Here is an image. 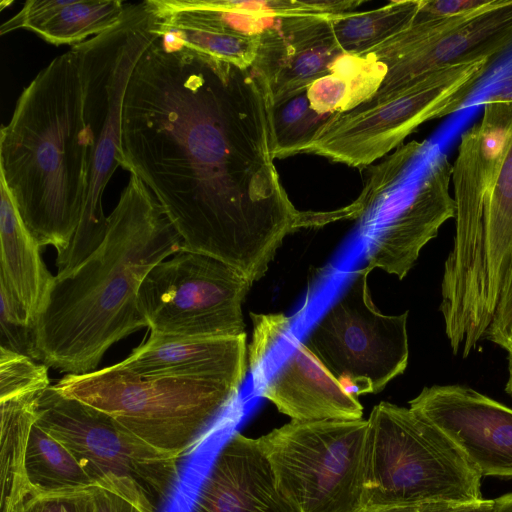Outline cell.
<instances>
[{
  "mask_svg": "<svg viewBox=\"0 0 512 512\" xmlns=\"http://www.w3.org/2000/svg\"><path fill=\"white\" fill-rule=\"evenodd\" d=\"M274 104L266 78L160 36L127 86L122 168L139 177L181 238L252 284L285 237L331 222L299 211L273 163Z\"/></svg>",
  "mask_w": 512,
  "mask_h": 512,
  "instance_id": "obj_1",
  "label": "cell"
},
{
  "mask_svg": "<svg viewBox=\"0 0 512 512\" xmlns=\"http://www.w3.org/2000/svg\"><path fill=\"white\" fill-rule=\"evenodd\" d=\"M181 250V238L134 174L107 216L100 245L55 275L36 317V361L67 374L96 369L116 342L148 327L138 292L148 272Z\"/></svg>",
  "mask_w": 512,
  "mask_h": 512,
  "instance_id": "obj_2",
  "label": "cell"
},
{
  "mask_svg": "<svg viewBox=\"0 0 512 512\" xmlns=\"http://www.w3.org/2000/svg\"><path fill=\"white\" fill-rule=\"evenodd\" d=\"M90 137L75 49L54 58L24 88L0 132V179L40 246L64 254L89 188Z\"/></svg>",
  "mask_w": 512,
  "mask_h": 512,
  "instance_id": "obj_3",
  "label": "cell"
},
{
  "mask_svg": "<svg viewBox=\"0 0 512 512\" xmlns=\"http://www.w3.org/2000/svg\"><path fill=\"white\" fill-rule=\"evenodd\" d=\"M150 0L127 4L111 28L72 46L78 54L84 119L90 137L89 188L79 226L68 250L57 256L61 275L69 274L102 242L106 233L102 197L123 163V105L132 72L159 37Z\"/></svg>",
  "mask_w": 512,
  "mask_h": 512,
  "instance_id": "obj_4",
  "label": "cell"
},
{
  "mask_svg": "<svg viewBox=\"0 0 512 512\" xmlns=\"http://www.w3.org/2000/svg\"><path fill=\"white\" fill-rule=\"evenodd\" d=\"M241 385L140 376L114 364L84 374H66L53 386L109 415L155 450L179 459L237 398Z\"/></svg>",
  "mask_w": 512,
  "mask_h": 512,
  "instance_id": "obj_5",
  "label": "cell"
},
{
  "mask_svg": "<svg viewBox=\"0 0 512 512\" xmlns=\"http://www.w3.org/2000/svg\"><path fill=\"white\" fill-rule=\"evenodd\" d=\"M367 420L366 511L484 499L478 470L449 437L410 407L382 401Z\"/></svg>",
  "mask_w": 512,
  "mask_h": 512,
  "instance_id": "obj_6",
  "label": "cell"
},
{
  "mask_svg": "<svg viewBox=\"0 0 512 512\" xmlns=\"http://www.w3.org/2000/svg\"><path fill=\"white\" fill-rule=\"evenodd\" d=\"M481 119L462 135L452 165L456 229L441 282L440 311L451 326L486 316L484 216L495 178L512 138V100L491 92Z\"/></svg>",
  "mask_w": 512,
  "mask_h": 512,
  "instance_id": "obj_7",
  "label": "cell"
},
{
  "mask_svg": "<svg viewBox=\"0 0 512 512\" xmlns=\"http://www.w3.org/2000/svg\"><path fill=\"white\" fill-rule=\"evenodd\" d=\"M478 57L429 73L381 99L332 114L302 153L366 166L401 144L426 121L458 111L490 66Z\"/></svg>",
  "mask_w": 512,
  "mask_h": 512,
  "instance_id": "obj_8",
  "label": "cell"
},
{
  "mask_svg": "<svg viewBox=\"0 0 512 512\" xmlns=\"http://www.w3.org/2000/svg\"><path fill=\"white\" fill-rule=\"evenodd\" d=\"M368 420L290 422L259 438L295 512H366Z\"/></svg>",
  "mask_w": 512,
  "mask_h": 512,
  "instance_id": "obj_9",
  "label": "cell"
},
{
  "mask_svg": "<svg viewBox=\"0 0 512 512\" xmlns=\"http://www.w3.org/2000/svg\"><path fill=\"white\" fill-rule=\"evenodd\" d=\"M35 410L36 423L70 450L95 487L150 503L158 511L175 491L179 459L150 447L104 412L53 385L38 393Z\"/></svg>",
  "mask_w": 512,
  "mask_h": 512,
  "instance_id": "obj_10",
  "label": "cell"
},
{
  "mask_svg": "<svg viewBox=\"0 0 512 512\" xmlns=\"http://www.w3.org/2000/svg\"><path fill=\"white\" fill-rule=\"evenodd\" d=\"M369 266L354 271L307 330L304 344L348 392L378 393L408 364V311L382 314L368 286Z\"/></svg>",
  "mask_w": 512,
  "mask_h": 512,
  "instance_id": "obj_11",
  "label": "cell"
},
{
  "mask_svg": "<svg viewBox=\"0 0 512 512\" xmlns=\"http://www.w3.org/2000/svg\"><path fill=\"white\" fill-rule=\"evenodd\" d=\"M251 286L229 265L180 250L148 272L138 292V306L151 332L240 336L246 334L242 305Z\"/></svg>",
  "mask_w": 512,
  "mask_h": 512,
  "instance_id": "obj_12",
  "label": "cell"
},
{
  "mask_svg": "<svg viewBox=\"0 0 512 512\" xmlns=\"http://www.w3.org/2000/svg\"><path fill=\"white\" fill-rule=\"evenodd\" d=\"M247 364L253 394L297 421L358 420L363 406L304 344L284 313H250Z\"/></svg>",
  "mask_w": 512,
  "mask_h": 512,
  "instance_id": "obj_13",
  "label": "cell"
},
{
  "mask_svg": "<svg viewBox=\"0 0 512 512\" xmlns=\"http://www.w3.org/2000/svg\"><path fill=\"white\" fill-rule=\"evenodd\" d=\"M451 179L452 164L438 152L405 199L364 221L361 238L367 266L400 280L408 274L422 248L455 216Z\"/></svg>",
  "mask_w": 512,
  "mask_h": 512,
  "instance_id": "obj_14",
  "label": "cell"
},
{
  "mask_svg": "<svg viewBox=\"0 0 512 512\" xmlns=\"http://www.w3.org/2000/svg\"><path fill=\"white\" fill-rule=\"evenodd\" d=\"M410 408L449 437L483 476L512 477V409L463 385H433Z\"/></svg>",
  "mask_w": 512,
  "mask_h": 512,
  "instance_id": "obj_15",
  "label": "cell"
},
{
  "mask_svg": "<svg viewBox=\"0 0 512 512\" xmlns=\"http://www.w3.org/2000/svg\"><path fill=\"white\" fill-rule=\"evenodd\" d=\"M326 16H295L258 36L252 66L267 80L274 106L328 74L344 54Z\"/></svg>",
  "mask_w": 512,
  "mask_h": 512,
  "instance_id": "obj_16",
  "label": "cell"
},
{
  "mask_svg": "<svg viewBox=\"0 0 512 512\" xmlns=\"http://www.w3.org/2000/svg\"><path fill=\"white\" fill-rule=\"evenodd\" d=\"M191 512H295L282 495L259 438L240 432L224 443Z\"/></svg>",
  "mask_w": 512,
  "mask_h": 512,
  "instance_id": "obj_17",
  "label": "cell"
},
{
  "mask_svg": "<svg viewBox=\"0 0 512 512\" xmlns=\"http://www.w3.org/2000/svg\"><path fill=\"white\" fill-rule=\"evenodd\" d=\"M512 43V0L461 26L416 44L393 61L378 90L368 99L387 97L415 80L447 66L478 57L494 58Z\"/></svg>",
  "mask_w": 512,
  "mask_h": 512,
  "instance_id": "obj_18",
  "label": "cell"
},
{
  "mask_svg": "<svg viewBox=\"0 0 512 512\" xmlns=\"http://www.w3.org/2000/svg\"><path fill=\"white\" fill-rule=\"evenodd\" d=\"M140 376H170L242 384L246 375V334L233 337H186L151 332L123 361Z\"/></svg>",
  "mask_w": 512,
  "mask_h": 512,
  "instance_id": "obj_19",
  "label": "cell"
},
{
  "mask_svg": "<svg viewBox=\"0 0 512 512\" xmlns=\"http://www.w3.org/2000/svg\"><path fill=\"white\" fill-rule=\"evenodd\" d=\"M0 277L35 319L54 276L40 255V244L23 223L11 194L0 179Z\"/></svg>",
  "mask_w": 512,
  "mask_h": 512,
  "instance_id": "obj_20",
  "label": "cell"
},
{
  "mask_svg": "<svg viewBox=\"0 0 512 512\" xmlns=\"http://www.w3.org/2000/svg\"><path fill=\"white\" fill-rule=\"evenodd\" d=\"M198 19L212 29L258 37L294 16H326L354 12L362 0H193Z\"/></svg>",
  "mask_w": 512,
  "mask_h": 512,
  "instance_id": "obj_21",
  "label": "cell"
},
{
  "mask_svg": "<svg viewBox=\"0 0 512 512\" xmlns=\"http://www.w3.org/2000/svg\"><path fill=\"white\" fill-rule=\"evenodd\" d=\"M512 259V138L495 178L484 216V301L492 319Z\"/></svg>",
  "mask_w": 512,
  "mask_h": 512,
  "instance_id": "obj_22",
  "label": "cell"
},
{
  "mask_svg": "<svg viewBox=\"0 0 512 512\" xmlns=\"http://www.w3.org/2000/svg\"><path fill=\"white\" fill-rule=\"evenodd\" d=\"M38 393L0 401V512H13L30 495L25 458L30 432L36 422Z\"/></svg>",
  "mask_w": 512,
  "mask_h": 512,
  "instance_id": "obj_23",
  "label": "cell"
},
{
  "mask_svg": "<svg viewBox=\"0 0 512 512\" xmlns=\"http://www.w3.org/2000/svg\"><path fill=\"white\" fill-rule=\"evenodd\" d=\"M386 71L370 54L344 53L328 74L308 87L311 107L327 117L350 110L378 90Z\"/></svg>",
  "mask_w": 512,
  "mask_h": 512,
  "instance_id": "obj_24",
  "label": "cell"
},
{
  "mask_svg": "<svg viewBox=\"0 0 512 512\" xmlns=\"http://www.w3.org/2000/svg\"><path fill=\"white\" fill-rule=\"evenodd\" d=\"M25 472L30 495L95 487L70 450L36 422L28 440Z\"/></svg>",
  "mask_w": 512,
  "mask_h": 512,
  "instance_id": "obj_25",
  "label": "cell"
},
{
  "mask_svg": "<svg viewBox=\"0 0 512 512\" xmlns=\"http://www.w3.org/2000/svg\"><path fill=\"white\" fill-rule=\"evenodd\" d=\"M421 0L392 1L364 12H351L331 19L336 41L346 54H364L406 30L418 12Z\"/></svg>",
  "mask_w": 512,
  "mask_h": 512,
  "instance_id": "obj_26",
  "label": "cell"
},
{
  "mask_svg": "<svg viewBox=\"0 0 512 512\" xmlns=\"http://www.w3.org/2000/svg\"><path fill=\"white\" fill-rule=\"evenodd\" d=\"M120 0H68L48 20L32 30L53 45H78L114 26L123 16Z\"/></svg>",
  "mask_w": 512,
  "mask_h": 512,
  "instance_id": "obj_27",
  "label": "cell"
},
{
  "mask_svg": "<svg viewBox=\"0 0 512 512\" xmlns=\"http://www.w3.org/2000/svg\"><path fill=\"white\" fill-rule=\"evenodd\" d=\"M328 118L311 107L308 88L274 106V159L302 153Z\"/></svg>",
  "mask_w": 512,
  "mask_h": 512,
  "instance_id": "obj_28",
  "label": "cell"
},
{
  "mask_svg": "<svg viewBox=\"0 0 512 512\" xmlns=\"http://www.w3.org/2000/svg\"><path fill=\"white\" fill-rule=\"evenodd\" d=\"M157 32L166 42L180 44L241 67L251 66L257 53L258 37L186 27H167L158 23Z\"/></svg>",
  "mask_w": 512,
  "mask_h": 512,
  "instance_id": "obj_29",
  "label": "cell"
},
{
  "mask_svg": "<svg viewBox=\"0 0 512 512\" xmlns=\"http://www.w3.org/2000/svg\"><path fill=\"white\" fill-rule=\"evenodd\" d=\"M0 348L36 360V321L0 277Z\"/></svg>",
  "mask_w": 512,
  "mask_h": 512,
  "instance_id": "obj_30",
  "label": "cell"
},
{
  "mask_svg": "<svg viewBox=\"0 0 512 512\" xmlns=\"http://www.w3.org/2000/svg\"><path fill=\"white\" fill-rule=\"evenodd\" d=\"M50 386L48 366L34 359L0 348V401Z\"/></svg>",
  "mask_w": 512,
  "mask_h": 512,
  "instance_id": "obj_31",
  "label": "cell"
},
{
  "mask_svg": "<svg viewBox=\"0 0 512 512\" xmlns=\"http://www.w3.org/2000/svg\"><path fill=\"white\" fill-rule=\"evenodd\" d=\"M13 512H95L93 488L29 495Z\"/></svg>",
  "mask_w": 512,
  "mask_h": 512,
  "instance_id": "obj_32",
  "label": "cell"
},
{
  "mask_svg": "<svg viewBox=\"0 0 512 512\" xmlns=\"http://www.w3.org/2000/svg\"><path fill=\"white\" fill-rule=\"evenodd\" d=\"M485 337L507 352L512 351V259Z\"/></svg>",
  "mask_w": 512,
  "mask_h": 512,
  "instance_id": "obj_33",
  "label": "cell"
},
{
  "mask_svg": "<svg viewBox=\"0 0 512 512\" xmlns=\"http://www.w3.org/2000/svg\"><path fill=\"white\" fill-rule=\"evenodd\" d=\"M67 2L68 0H28L17 14L1 25L0 34L5 35L18 29L32 31Z\"/></svg>",
  "mask_w": 512,
  "mask_h": 512,
  "instance_id": "obj_34",
  "label": "cell"
},
{
  "mask_svg": "<svg viewBox=\"0 0 512 512\" xmlns=\"http://www.w3.org/2000/svg\"><path fill=\"white\" fill-rule=\"evenodd\" d=\"M494 0H421L413 22L462 16L482 10Z\"/></svg>",
  "mask_w": 512,
  "mask_h": 512,
  "instance_id": "obj_35",
  "label": "cell"
},
{
  "mask_svg": "<svg viewBox=\"0 0 512 512\" xmlns=\"http://www.w3.org/2000/svg\"><path fill=\"white\" fill-rule=\"evenodd\" d=\"M494 504L495 499H483L474 503L427 501L380 507L366 512H491Z\"/></svg>",
  "mask_w": 512,
  "mask_h": 512,
  "instance_id": "obj_36",
  "label": "cell"
},
{
  "mask_svg": "<svg viewBox=\"0 0 512 512\" xmlns=\"http://www.w3.org/2000/svg\"><path fill=\"white\" fill-rule=\"evenodd\" d=\"M95 512H159L152 504L145 503L117 491L93 487Z\"/></svg>",
  "mask_w": 512,
  "mask_h": 512,
  "instance_id": "obj_37",
  "label": "cell"
},
{
  "mask_svg": "<svg viewBox=\"0 0 512 512\" xmlns=\"http://www.w3.org/2000/svg\"><path fill=\"white\" fill-rule=\"evenodd\" d=\"M491 512H512V493L496 498Z\"/></svg>",
  "mask_w": 512,
  "mask_h": 512,
  "instance_id": "obj_38",
  "label": "cell"
},
{
  "mask_svg": "<svg viewBox=\"0 0 512 512\" xmlns=\"http://www.w3.org/2000/svg\"><path fill=\"white\" fill-rule=\"evenodd\" d=\"M508 380L505 386V391L512 398V351L508 352Z\"/></svg>",
  "mask_w": 512,
  "mask_h": 512,
  "instance_id": "obj_39",
  "label": "cell"
}]
</instances>
